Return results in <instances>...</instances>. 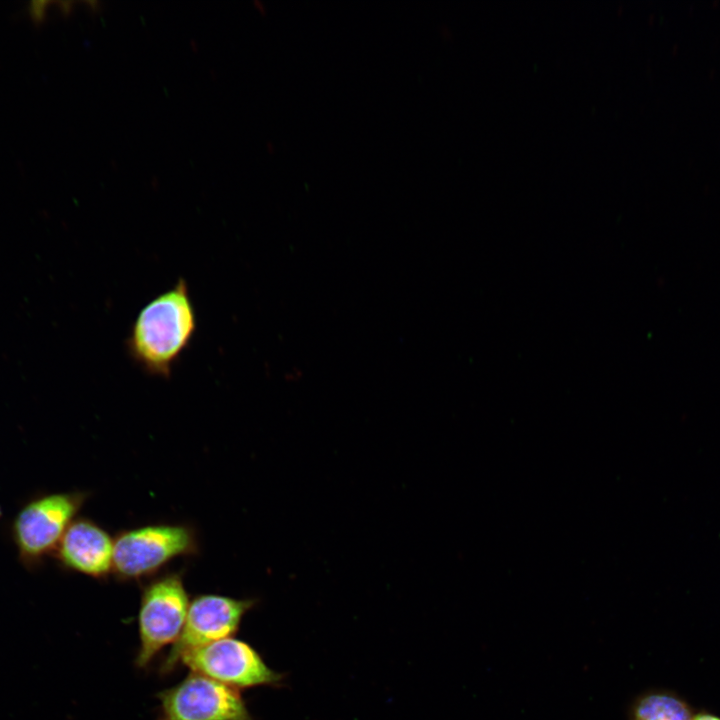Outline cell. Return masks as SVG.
Returning a JSON list of instances; mask_svg holds the SVG:
<instances>
[{
    "mask_svg": "<svg viewBox=\"0 0 720 720\" xmlns=\"http://www.w3.org/2000/svg\"><path fill=\"white\" fill-rule=\"evenodd\" d=\"M157 698V720H253L238 689L195 672Z\"/></svg>",
    "mask_w": 720,
    "mask_h": 720,
    "instance_id": "5",
    "label": "cell"
},
{
    "mask_svg": "<svg viewBox=\"0 0 720 720\" xmlns=\"http://www.w3.org/2000/svg\"><path fill=\"white\" fill-rule=\"evenodd\" d=\"M189 604L182 572H165L143 586L137 616V667L146 668L161 650L177 641Z\"/></svg>",
    "mask_w": 720,
    "mask_h": 720,
    "instance_id": "4",
    "label": "cell"
},
{
    "mask_svg": "<svg viewBox=\"0 0 720 720\" xmlns=\"http://www.w3.org/2000/svg\"><path fill=\"white\" fill-rule=\"evenodd\" d=\"M196 329L197 314L188 284L179 279L139 311L126 341L127 350L147 374L168 378Z\"/></svg>",
    "mask_w": 720,
    "mask_h": 720,
    "instance_id": "1",
    "label": "cell"
},
{
    "mask_svg": "<svg viewBox=\"0 0 720 720\" xmlns=\"http://www.w3.org/2000/svg\"><path fill=\"white\" fill-rule=\"evenodd\" d=\"M198 552L195 530L186 524H151L114 537L112 574L120 581L153 577L172 560Z\"/></svg>",
    "mask_w": 720,
    "mask_h": 720,
    "instance_id": "3",
    "label": "cell"
},
{
    "mask_svg": "<svg viewBox=\"0 0 720 720\" xmlns=\"http://www.w3.org/2000/svg\"><path fill=\"white\" fill-rule=\"evenodd\" d=\"M180 663L235 689L275 685L282 675L272 670L248 643L228 637L185 653Z\"/></svg>",
    "mask_w": 720,
    "mask_h": 720,
    "instance_id": "7",
    "label": "cell"
},
{
    "mask_svg": "<svg viewBox=\"0 0 720 720\" xmlns=\"http://www.w3.org/2000/svg\"><path fill=\"white\" fill-rule=\"evenodd\" d=\"M255 599H238L219 594H200L189 604L186 620L177 641L163 660L160 673L169 674L181 657L196 648L232 637Z\"/></svg>",
    "mask_w": 720,
    "mask_h": 720,
    "instance_id": "6",
    "label": "cell"
},
{
    "mask_svg": "<svg viewBox=\"0 0 720 720\" xmlns=\"http://www.w3.org/2000/svg\"><path fill=\"white\" fill-rule=\"evenodd\" d=\"M87 497L83 491L47 493L19 509L11 524V536L25 568H39L54 554Z\"/></svg>",
    "mask_w": 720,
    "mask_h": 720,
    "instance_id": "2",
    "label": "cell"
},
{
    "mask_svg": "<svg viewBox=\"0 0 720 720\" xmlns=\"http://www.w3.org/2000/svg\"><path fill=\"white\" fill-rule=\"evenodd\" d=\"M690 705L671 691H650L639 696L630 711V720H691Z\"/></svg>",
    "mask_w": 720,
    "mask_h": 720,
    "instance_id": "9",
    "label": "cell"
},
{
    "mask_svg": "<svg viewBox=\"0 0 720 720\" xmlns=\"http://www.w3.org/2000/svg\"><path fill=\"white\" fill-rule=\"evenodd\" d=\"M691 720H720V716L702 711L695 715L693 714Z\"/></svg>",
    "mask_w": 720,
    "mask_h": 720,
    "instance_id": "10",
    "label": "cell"
},
{
    "mask_svg": "<svg viewBox=\"0 0 720 720\" xmlns=\"http://www.w3.org/2000/svg\"><path fill=\"white\" fill-rule=\"evenodd\" d=\"M114 538L89 518L77 517L53 556L65 570L103 580L113 571Z\"/></svg>",
    "mask_w": 720,
    "mask_h": 720,
    "instance_id": "8",
    "label": "cell"
}]
</instances>
